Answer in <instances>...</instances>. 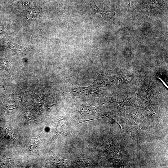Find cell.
<instances>
[{"label":"cell","mask_w":168,"mask_h":168,"mask_svg":"<svg viewBox=\"0 0 168 168\" xmlns=\"http://www.w3.org/2000/svg\"><path fill=\"white\" fill-rule=\"evenodd\" d=\"M36 11H31L30 13L29 14L28 17L29 18H34L36 17L38 14L37 12Z\"/></svg>","instance_id":"ba28073f"},{"label":"cell","mask_w":168,"mask_h":168,"mask_svg":"<svg viewBox=\"0 0 168 168\" xmlns=\"http://www.w3.org/2000/svg\"><path fill=\"white\" fill-rule=\"evenodd\" d=\"M8 31L4 27L2 15L0 14V34L2 35L7 33Z\"/></svg>","instance_id":"5b68a950"},{"label":"cell","mask_w":168,"mask_h":168,"mask_svg":"<svg viewBox=\"0 0 168 168\" xmlns=\"http://www.w3.org/2000/svg\"><path fill=\"white\" fill-rule=\"evenodd\" d=\"M127 1H128L129 3V4L130 3V0H127Z\"/></svg>","instance_id":"30bf717a"},{"label":"cell","mask_w":168,"mask_h":168,"mask_svg":"<svg viewBox=\"0 0 168 168\" xmlns=\"http://www.w3.org/2000/svg\"><path fill=\"white\" fill-rule=\"evenodd\" d=\"M82 111L83 113L86 114H92V108H91L86 107L84 108L82 110Z\"/></svg>","instance_id":"8992f818"},{"label":"cell","mask_w":168,"mask_h":168,"mask_svg":"<svg viewBox=\"0 0 168 168\" xmlns=\"http://www.w3.org/2000/svg\"><path fill=\"white\" fill-rule=\"evenodd\" d=\"M6 85L5 80L3 77L0 76V86L2 87L4 89L5 92H6Z\"/></svg>","instance_id":"52a82bcc"},{"label":"cell","mask_w":168,"mask_h":168,"mask_svg":"<svg viewBox=\"0 0 168 168\" xmlns=\"http://www.w3.org/2000/svg\"><path fill=\"white\" fill-rule=\"evenodd\" d=\"M40 141L38 139L33 138L30 140L29 144V147L31 149H33L38 147Z\"/></svg>","instance_id":"277c9868"},{"label":"cell","mask_w":168,"mask_h":168,"mask_svg":"<svg viewBox=\"0 0 168 168\" xmlns=\"http://www.w3.org/2000/svg\"><path fill=\"white\" fill-rule=\"evenodd\" d=\"M3 135L5 137L10 140H14L16 138L14 132L9 129H5L3 131Z\"/></svg>","instance_id":"3957f363"},{"label":"cell","mask_w":168,"mask_h":168,"mask_svg":"<svg viewBox=\"0 0 168 168\" xmlns=\"http://www.w3.org/2000/svg\"><path fill=\"white\" fill-rule=\"evenodd\" d=\"M95 8L96 15L103 20L111 19L116 14V13L115 12L112 13L105 12L99 8L96 5L95 3Z\"/></svg>","instance_id":"6da1fadb"},{"label":"cell","mask_w":168,"mask_h":168,"mask_svg":"<svg viewBox=\"0 0 168 168\" xmlns=\"http://www.w3.org/2000/svg\"><path fill=\"white\" fill-rule=\"evenodd\" d=\"M12 61L6 57L0 58V69H5L10 74L9 71L12 65Z\"/></svg>","instance_id":"7a4b0ae2"},{"label":"cell","mask_w":168,"mask_h":168,"mask_svg":"<svg viewBox=\"0 0 168 168\" xmlns=\"http://www.w3.org/2000/svg\"><path fill=\"white\" fill-rule=\"evenodd\" d=\"M65 124V122L64 120L62 119L60 121L58 124V129L59 130H61L63 129L64 127V126Z\"/></svg>","instance_id":"9c48e42d"}]
</instances>
